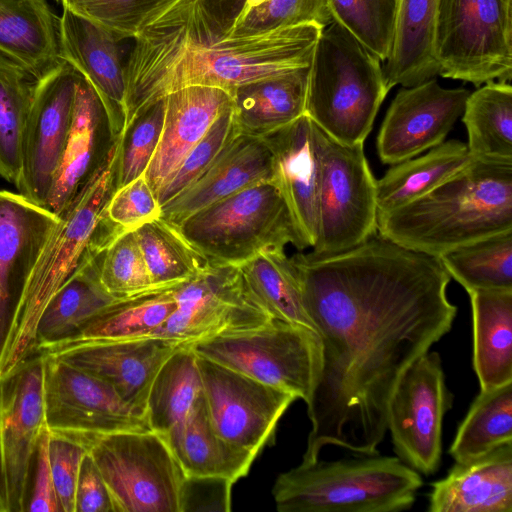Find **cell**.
<instances>
[{
    "mask_svg": "<svg viewBox=\"0 0 512 512\" xmlns=\"http://www.w3.org/2000/svg\"><path fill=\"white\" fill-rule=\"evenodd\" d=\"M290 259L322 344L302 462L329 445L378 453L399 379L452 328L451 277L438 257L378 233L339 253L299 251Z\"/></svg>",
    "mask_w": 512,
    "mask_h": 512,
    "instance_id": "1",
    "label": "cell"
},
{
    "mask_svg": "<svg viewBox=\"0 0 512 512\" xmlns=\"http://www.w3.org/2000/svg\"><path fill=\"white\" fill-rule=\"evenodd\" d=\"M323 28L315 24L231 35L202 0H174L134 38L125 71V124L189 86L224 89L311 64Z\"/></svg>",
    "mask_w": 512,
    "mask_h": 512,
    "instance_id": "2",
    "label": "cell"
},
{
    "mask_svg": "<svg viewBox=\"0 0 512 512\" xmlns=\"http://www.w3.org/2000/svg\"><path fill=\"white\" fill-rule=\"evenodd\" d=\"M510 230L512 162L474 157L425 195L377 218L379 235L435 257Z\"/></svg>",
    "mask_w": 512,
    "mask_h": 512,
    "instance_id": "3",
    "label": "cell"
},
{
    "mask_svg": "<svg viewBox=\"0 0 512 512\" xmlns=\"http://www.w3.org/2000/svg\"><path fill=\"white\" fill-rule=\"evenodd\" d=\"M120 142L121 135L84 192L58 217L27 286L0 377L36 354L35 329L49 299L117 237L105 210L117 189Z\"/></svg>",
    "mask_w": 512,
    "mask_h": 512,
    "instance_id": "4",
    "label": "cell"
},
{
    "mask_svg": "<svg viewBox=\"0 0 512 512\" xmlns=\"http://www.w3.org/2000/svg\"><path fill=\"white\" fill-rule=\"evenodd\" d=\"M423 479L398 457L301 462L281 473L272 494L279 512H400L415 503Z\"/></svg>",
    "mask_w": 512,
    "mask_h": 512,
    "instance_id": "5",
    "label": "cell"
},
{
    "mask_svg": "<svg viewBox=\"0 0 512 512\" xmlns=\"http://www.w3.org/2000/svg\"><path fill=\"white\" fill-rule=\"evenodd\" d=\"M388 92L378 57L339 24L322 29L305 111L319 128L342 144H363Z\"/></svg>",
    "mask_w": 512,
    "mask_h": 512,
    "instance_id": "6",
    "label": "cell"
},
{
    "mask_svg": "<svg viewBox=\"0 0 512 512\" xmlns=\"http://www.w3.org/2000/svg\"><path fill=\"white\" fill-rule=\"evenodd\" d=\"M181 234L213 264L239 266L256 254L291 244L307 249L278 188L247 187L189 216Z\"/></svg>",
    "mask_w": 512,
    "mask_h": 512,
    "instance_id": "7",
    "label": "cell"
},
{
    "mask_svg": "<svg viewBox=\"0 0 512 512\" xmlns=\"http://www.w3.org/2000/svg\"><path fill=\"white\" fill-rule=\"evenodd\" d=\"M78 441L101 473L114 512H180L185 473L162 434L126 430Z\"/></svg>",
    "mask_w": 512,
    "mask_h": 512,
    "instance_id": "8",
    "label": "cell"
},
{
    "mask_svg": "<svg viewBox=\"0 0 512 512\" xmlns=\"http://www.w3.org/2000/svg\"><path fill=\"white\" fill-rule=\"evenodd\" d=\"M186 345L198 356L289 392L306 404L322 368L319 335L278 318L254 329Z\"/></svg>",
    "mask_w": 512,
    "mask_h": 512,
    "instance_id": "9",
    "label": "cell"
},
{
    "mask_svg": "<svg viewBox=\"0 0 512 512\" xmlns=\"http://www.w3.org/2000/svg\"><path fill=\"white\" fill-rule=\"evenodd\" d=\"M438 75L479 87L512 78V0H439Z\"/></svg>",
    "mask_w": 512,
    "mask_h": 512,
    "instance_id": "10",
    "label": "cell"
},
{
    "mask_svg": "<svg viewBox=\"0 0 512 512\" xmlns=\"http://www.w3.org/2000/svg\"><path fill=\"white\" fill-rule=\"evenodd\" d=\"M321 170L315 254L353 248L377 233L376 180L363 144L345 145L319 128Z\"/></svg>",
    "mask_w": 512,
    "mask_h": 512,
    "instance_id": "11",
    "label": "cell"
},
{
    "mask_svg": "<svg viewBox=\"0 0 512 512\" xmlns=\"http://www.w3.org/2000/svg\"><path fill=\"white\" fill-rule=\"evenodd\" d=\"M175 299V311L150 336L191 344L254 329L274 318L235 265L211 263L178 285Z\"/></svg>",
    "mask_w": 512,
    "mask_h": 512,
    "instance_id": "12",
    "label": "cell"
},
{
    "mask_svg": "<svg viewBox=\"0 0 512 512\" xmlns=\"http://www.w3.org/2000/svg\"><path fill=\"white\" fill-rule=\"evenodd\" d=\"M453 399L441 357L430 350L406 369L393 391L387 417L393 450L420 474L433 475L441 466L443 419Z\"/></svg>",
    "mask_w": 512,
    "mask_h": 512,
    "instance_id": "13",
    "label": "cell"
},
{
    "mask_svg": "<svg viewBox=\"0 0 512 512\" xmlns=\"http://www.w3.org/2000/svg\"><path fill=\"white\" fill-rule=\"evenodd\" d=\"M211 424L227 444L254 460L275 442L279 420L298 399L213 360L197 355Z\"/></svg>",
    "mask_w": 512,
    "mask_h": 512,
    "instance_id": "14",
    "label": "cell"
},
{
    "mask_svg": "<svg viewBox=\"0 0 512 512\" xmlns=\"http://www.w3.org/2000/svg\"><path fill=\"white\" fill-rule=\"evenodd\" d=\"M45 356L0 377V512L25 511L39 437L46 426Z\"/></svg>",
    "mask_w": 512,
    "mask_h": 512,
    "instance_id": "15",
    "label": "cell"
},
{
    "mask_svg": "<svg viewBox=\"0 0 512 512\" xmlns=\"http://www.w3.org/2000/svg\"><path fill=\"white\" fill-rule=\"evenodd\" d=\"M76 76V69L60 60L38 79L24 128L20 172L15 186L21 196L43 208L68 142Z\"/></svg>",
    "mask_w": 512,
    "mask_h": 512,
    "instance_id": "16",
    "label": "cell"
},
{
    "mask_svg": "<svg viewBox=\"0 0 512 512\" xmlns=\"http://www.w3.org/2000/svg\"><path fill=\"white\" fill-rule=\"evenodd\" d=\"M43 354L45 423L51 433L80 440L118 431L151 429L146 417L129 407L109 384Z\"/></svg>",
    "mask_w": 512,
    "mask_h": 512,
    "instance_id": "17",
    "label": "cell"
},
{
    "mask_svg": "<svg viewBox=\"0 0 512 512\" xmlns=\"http://www.w3.org/2000/svg\"><path fill=\"white\" fill-rule=\"evenodd\" d=\"M58 222L20 194L0 191V372L32 273Z\"/></svg>",
    "mask_w": 512,
    "mask_h": 512,
    "instance_id": "18",
    "label": "cell"
},
{
    "mask_svg": "<svg viewBox=\"0 0 512 512\" xmlns=\"http://www.w3.org/2000/svg\"><path fill=\"white\" fill-rule=\"evenodd\" d=\"M469 94L465 88H444L435 78L402 87L377 136L380 160L394 165L441 144L461 117Z\"/></svg>",
    "mask_w": 512,
    "mask_h": 512,
    "instance_id": "19",
    "label": "cell"
},
{
    "mask_svg": "<svg viewBox=\"0 0 512 512\" xmlns=\"http://www.w3.org/2000/svg\"><path fill=\"white\" fill-rule=\"evenodd\" d=\"M183 343L160 336L91 342L45 354L109 384L137 413L145 415L150 385L164 361Z\"/></svg>",
    "mask_w": 512,
    "mask_h": 512,
    "instance_id": "20",
    "label": "cell"
},
{
    "mask_svg": "<svg viewBox=\"0 0 512 512\" xmlns=\"http://www.w3.org/2000/svg\"><path fill=\"white\" fill-rule=\"evenodd\" d=\"M271 152V181L280 191L308 248L317 237L321 170L319 127L306 115L263 136Z\"/></svg>",
    "mask_w": 512,
    "mask_h": 512,
    "instance_id": "21",
    "label": "cell"
},
{
    "mask_svg": "<svg viewBox=\"0 0 512 512\" xmlns=\"http://www.w3.org/2000/svg\"><path fill=\"white\" fill-rule=\"evenodd\" d=\"M119 136L97 92L77 71L72 126L44 208L58 218L103 167Z\"/></svg>",
    "mask_w": 512,
    "mask_h": 512,
    "instance_id": "22",
    "label": "cell"
},
{
    "mask_svg": "<svg viewBox=\"0 0 512 512\" xmlns=\"http://www.w3.org/2000/svg\"><path fill=\"white\" fill-rule=\"evenodd\" d=\"M120 40L107 30L63 8L58 18L60 59L72 65L100 97L115 136L125 124V71Z\"/></svg>",
    "mask_w": 512,
    "mask_h": 512,
    "instance_id": "23",
    "label": "cell"
},
{
    "mask_svg": "<svg viewBox=\"0 0 512 512\" xmlns=\"http://www.w3.org/2000/svg\"><path fill=\"white\" fill-rule=\"evenodd\" d=\"M271 178V152L264 140L239 133L195 181L161 205L160 218L179 226L197 211Z\"/></svg>",
    "mask_w": 512,
    "mask_h": 512,
    "instance_id": "24",
    "label": "cell"
},
{
    "mask_svg": "<svg viewBox=\"0 0 512 512\" xmlns=\"http://www.w3.org/2000/svg\"><path fill=\"white\" fill-rule=\"evenodd\" d=\"M163 99L160 140L144 173L156 197L214 121L233 104L230 92L207 86L185 87Z\"/></svg>",
    "mask_w": 512,
    "mask_h": 512,
    "instance_id": "25",
    "label": "cell"
},
{
    "mask_svg": "<svg viewBox=\"0 0 512 512\" xmlns=\"http://www.w3.org/2000/svg\"><path fill=\"white\" fill-rule=\"evenodd\" d=\"M428 512H512V444L458 463L431 483Z\"/></svg>",
    "mask_w": 512,
    "mask_h": 512,
    "instance_id": "26",
    "label": "cell"
},
{
    "mask_svg": "<svg viewBox=\"0 0 512 512\" xmlns=\"http://www.w3.org/2000/svg\"><path fill=\"white\" fill-rule=\"evenodd\" d=\"M439 0H395L391 46L383 74L388 91L438 75L434 36Z\"/></svg>",
    "mask_w": 512,
    "mask_h": 512,
    "instance_id": "27",
    "label": "cell"
},
{
    "mask_svg": "<svg viewBox=\"0 0 512 512\" xmlns=\"http://www.w3.org/2000/svg\"><path fill=\"white\" fill-rule=\"evenodd\" d=\"M0 54L36 80L59 63L58 17L48 0H0Z\"/></svg>",
    "mask_w": 512,
    "mask_h": 512,
    "instance_id": "28",
    "label": "cell"
},
{
    "mask_svg": "<svg viewBox=\"0 0 512 512\" xmlns=\"http://www.w3.org/2000/svg\"><path fill=\"white\" fill-rule=\"evenodd\" d=\"M473 322V367L480 390L512 382V290L467 292Z\"/></svg>",
    "mask_w": 512,
    "mask_h": 512,
    "instance_id": "29",
    "label": "cell"
},
{
    "mask_svg": "<svg viewBox=\"0 0 512 512\" xmlns=\"http://www.w3.org/2000/svg\"><path fill=\"white\" fill-rule=\"evenodd\" d=\"M309 72L303 67L237 87L232 110L239 132L261 137L304 115Z\"/></svg>",
    "mask_w": 512,
    "mask_h": 512,
    "instance_id": "30",
    "label": "cell"
},
{
    "mask_svg": "<svg viewBox=\"0 0 512 512\" xmlns=\"http://www.w3.org/2000/svg\"><path fill=\"white\" fill-rule=\"evenodd\" d=\"M162 435L185 475L218 476L235 483L248 474L254 462L253 458L231 447L216 433L208 416L203 391L184 420Z\"/></svg>",
    "mask_w": 512,
    "mask_h": 512,
    "instance_id": "31",
    "label": "cell"
},
{
    "mask_svg": "<svg viewBox=\"0 0 512 512\" xmlns=\"http://www.w3.org/2000/svg\"><path fill=\"white\" fill-rule=\"evenodd\" d=\"M97 255L67 280L45 305L35 329L36 353L61 347L89 318L117 300L99 280Z\"/></svg>",
    "mask_w": 512,
    "mask_h": 512,
    "instance_id": "32",
    "label": "cell"
},
{
    "mask_svg": "<svg viewBox=\"0 0 512 512\" xmlns=\"http://www.w3.org/2000/svg\"><path fill=\"white\" fill-rule=\"evenodd\" d=\"M177 286L153 288L113 301L89 318L70 341L55 350L83 343L150 336L175 311Z\"/></svg>",
    "mask_w": 512,
    "mask_h": 512,
    "instance_id": "33",
    "label": "cell"
},
{
    "mask_svg": "<svg viewBox=\"0 0 512 512\" xmlns=\"http://www.w3.org/2000/svg\"><path fill=\"white\" fill-rule=\"evenodd\" d=\"M471 159L467 145L447 140L415 156L392 165L376 180L378 215L399 208L434 189Z\"/></svg>",
    "mask_w": 512,
    "mask_h": 512,
    "instance_id": "34",
    "label": "cell"
},
{
    "mask_svg": "<svg viewBox=\"0 0 512 512\" xmlns=\"http://www.w3.org/2000/svg\"><path fill=\"white\" fill-rule=\"evenodd\" d=\"M471 157L512 162V87L489 81L468 95L461 115Z\"/></svg>",
    "mask_w": 512,
    "mask_h": 512,
    "instance_id": "35",
    "label": "cell"
},
{
    "mask_svg": "<svg viewBox=\"0 0 512 512\" xmlns=\"http://www.w3.org/2000/svg\"><path fill=\"white\" fill-rule=\"evenodd\" d=\"M202 394L197 355L186 344L161 365L148 391L145 406L150 428L165 434L187 416Z\"/></svg>",
    "mask_w": 512,
    "mask_h": 512,
    "instance_id": "36",
    "label": "cell"
},
{
    "mask_svg": "<svg viewBox=\"0 0 512 512\" xmlns=\"http://www.w3.org/2000/svg\"><path fill=\"white\" fill-rule=\"evenodd\" d=\"M239 268L252 293L274 318L317 333L304 307L294 265L284 249H266L239 265Z\"/></svg>",
    "mask_w": 512,
    "mask_h": 512,
    "instance_id": "37",
    "label": "cell"
},
{
    "mask_svg": "<svg viewBox=\"0 0 512 512\" xmlns=\"http://www.w3.org/2000/svg\"><path fill=\"white\" fill-rule=\"evenodd\" d=\"M506 444H512V382L480 390L457 429L449 454L455 462H468Z\"/></svg>",
    "mask_w": 512,
    "mask_h": 512,
    "instance_id": "38",
    "label": "cell"
},
{
    "mask_svg": "<svg viewBox=\"0 0 512 512\" xmlns=\"http://www.w3.org/2000/svg\"><path fill=\"white\" fill-rule=\"evenodd\" d=\"M152 286L172 287L183 284L211 262L174 226L162 218L154 219L134 231Z\"/></svg>",
    "mask_w": 512,
    "mask_h": 512,
    "instance_id": "39",
    "label": "cell"
},
{
    "mask_svg": "<svg viewBox=\"0 0 512 512\" xmlns=\"http://www.w3.org/2000/svg\"><path fill=\"white\" fill-rule=\"evenodd\" d=\"M438 258L467 292L512 290V230L460 245Z\"/></svg>",
    "mask_w": 512,
    "mask_h": 512,
    "instance_id": "40",
    "label": "cell"
},
{
    "mask_svg": "<svg viewBox=\"0 0 512 512\" xmlns=\"http://www.w3.org/2000/svg\"><path fill=\"white\" fill-rule=\"evenodd\" d=\"M36 81L20 65L0 54V175L14 185L20 172L22 136Z\"/></svg>",
    "mask_w": 512,
    "mask_h": 512,
    "instance_id": "41",
    "label": "cell"
},
{
    "mask_svg": "<svg viewBox=\"0 0 512 512\" xmlns=\"http://www.w3.org/2000/svg\"><path fill=\"white\" fill-rule=\"evenodd\" d=\"M332 21L384 62L390 51L395 0H326Z\"/></svg>",
    "mask_w": 512,
    "mask_h": 512,
    "instance_id": "42",
    "label": "cell"
},
{
    "mask_svg": "<svg viewBox=\"0 0 512 512\" xmlns=\"http://www.w3.org/2000/svg\"><path fill=\"white\" fill-rule=\"evenodd\" d=\"M97 264L103 288L116 299L155 288L134 231L111 241L98 253Z\"/></svg>",
    "mask_w": 512,
    "mask_h": 512,
    "instance_id": "43",
    "label": "cell"
},
{
    "mask_svg": "<svg viewBox=\"0 0 512 512\" xmlns=\"http://www.w3.org/2000/svg\"><path fill=\"white\" fill-rule=\"evenodd\" d=\"M81 17L113 34L120 41L134 39L174 0H57Z\"/></svg>",
    "mask_w": 512,
    "mask_h": 512,
    "instance_id": "44",
    "label": "cell"
},
{
    "mask_svg": "<svg viewBox=\"0 0 512 512\" xmlns=\"http://www.w3.org/2000/svg\"><path fill=\"white\" fill-rule=\"evenodd\" d=\"M165 114L161 100L147 107L121 133L116 188L143 175L158 146Z\"/></svg>",
    "mask_w": 512,
    "mask_h": 512,
    "instance_id": "45",
    "label": "cell"
},
{
    "mask_svg": "<svg viewBox=\"0 0 512 512\" xmlns=\"http://www.w3.org/2000/svg\"><path fill=\"white\" fill-rule=\"evenodd\" d=\"M331 22L326 0H267L235 22L229 34H256L303 24L325 28Z\"/></svg>",
    "mask_w": 512,
    "mask_h": 512,
    "instance_id": "46",
    "label": "cell"
},
{
    "mask_svg": "<svg viewBox=\"0 0 512 512\" xmlns=\"http://www.w3.org/2000/svg\"><path fill=\"white\" fill-rule=\"evenodd\" d=\"M239 133L232 107H230L214 121L206 134L190 150L161 188L157 194L160 206L195 181L215 160L227 143Z\"/></svg>",
    "mask_w": 512,
    "mask_h": 512,
    "instance_id": "47",
    "label": "cell"
},
{
    "mask_svg": "<svg viewBox=\"0 0 512 512\" xmlns=\"http://www.w3.org/2000/svg\"><path fill=\"white\" fill-rule=\"evenodd\" d=\"M161 206L145 175L117 188L111 196L105 215L120 236L133 232L160 217Z\"/></svg>",
    "mask_w": 512,
    "mask_h": 512,
    "instance_id": "48",
    "label": "cell"
},
{
    "mask_svg": "<svg viewBox=\"0 0 512 512\" xmlns=\"http://www.w3.org/2000/svg\"><path fill=\"white\" fill-rule=\"evenodd\" d=\"M86 453L87 448L80 441L50 432L49 460L62 512H75L76 484Z\"/></svg>",
    "mask_w": 512,
    "mask_h": 512,
    "instance_id": "49",
    "label": "cell"
},
{
    "mask_svg": "<svg viewBox=\"0 0 512 512\" xmlns=\"http://www.w3.org/2000/svg\"><path fill=\"white\" fill-rule=\"evenodd\" d=\"M233 484L224 477L185 475L180 493V512L230 511Z\"/></svg>",
    "mask_w": 512,
    "mask_h": 512,
    "instance_id": "50",
    "label": "cell"
},
{
    "mask_svg": "<svg viewBox=\"0 0 512 512\" xmlns=\"http://www.w3.org/2000/svg\"><path fill=\"white\" fill-rule=\"evenodd\" d=\"M49 435L45 426L35 452L25 511L62 512L50 466Z\"/></svg>",
    "mask_w": 512,
    "mask_h": 512,
    "instance_id": "51",
    "label": "cell"
},
{
    "mask_svg": "<svg viewBox=\"0 0 512 512\" xmlns=\"http://www.w3.org/2000/svg\"><path fill=\"white\" fill-rule=\"evenodd\" d=\"M75 512H114L108 488L88 452L80 465L75 491Z\"/></svg>",
    "mask_w": 512,
    "mask_h": 512,
    "instance_id": "52",
    "label": "cell"
},
{
    "mask_svg": "<svg viewBox=\"0 0 512 512\" xmlns=\"http://www.w3.org/2000/svg\"><path fill=\"white\" fill-rule=\"evenodd\" d=\"M208 10L225 26L228 33L240 15L246 0H202Z\"/></svg>",
    "mask_w": 512,
    "mask_h": 512,
    "instance_id": "53",
    "label": "cell"
},
{
    "mask_svg": "<svg viewBox=\"0 0 512 512\" xmlns=\"http://www.w3.org/2000/svg\"><path fill=\"white\" fill-rule=\"evenodd\" d=\"M266 1L267 0H246L241 13L238 16V18L235 20V22H237L238 20H240L243 17H245L252 9L260 6L261 4H263Z\"/></svg>",
    "mask_w": 512,
    "mask_h": 512,
    "instance_id": "54",
    "label": "cell"
}]
</instances>
